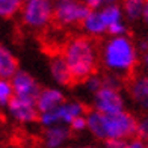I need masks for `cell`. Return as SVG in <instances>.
Segmentation results:
<instances>
[{
	"mask_svg": "<svg viewBox=\"0 0 148 148\" xmlns=\"http://www.w3.org/2000/svg\"><path fill=\"white\" fill-rule=\"evenodd\" d=\"M98 51L106 74L121 79H130L140 64V50L129 35L106 38Z\"/></svg>",
	"mask_w": 148,
	"mask_h": 148,
	"instance_id": "obj_1",
	"label": "cell"
},
{
	"mask_svg": "<svg viewBox=\"0 0 148 148\" xmlns=\"http://www.w3.org/2000/svg\"><path fill=\"white\" fill-rule=\"evenodd\" d=\"M88 132L95 139L109 140H130L136 138L138 118L132 112L124 110L113 115H104L97 110H88L86 113Z\"/></svg>",
	"mask_w": 148,
	"mask_h": 148,
	"instance_id": "obj_2",
	"label": "cell"
},
{
	"mask_svg": "<svg viewBox=\"0 0 148 148\" xmlns=\"http://www.w3.org/2000/svg\"><path fill=\"white\" fill-rule=\"evenodd\" d=\"M62 58L68 65L74 82H85L98 68L100 51L94 39L86 35H79L65 44Z\"/></svg>",
	"mask_w": 148,
	"mask_h": 148,
	"instance_id": "obj_3",
	"label": "cell"
},
{
	"mask_svg": "<svg viewBox=\"0 0 148 148\" xmlns=\"http://www.w3.org/2000/svg\"><path fill=\"white\" fill-rule=\"evenodd\" d=\"M86 107L82 101L79 100H65L58 109L51 112H44L39 113L38 123L41 124L44 129H49L53 125H66L70 127L74 119L79 116L86 115Z\"/></svg>",
	"mask_w": 148,
	"mask_h": 148,
	"instance_id": "obj_4",
	"label": "cell"
},
{
	"mask_svg": "<svg viewBox=\"0 0 148 148\" xmlns=\"http://www.w3.org/2000/svg\"><path fill=\"white\" fill-rule=\"evenodd\" d=\"M53 0H24L21 8V21L29 29H42L53 20Z\"/></svg>",
	"mask_w": 148,
	"mask_h": 148,
	"instance_id": "obj_5",
	"label": "cell"
},
{
	"mask_svg": "<svg viewBox=\"0 0 148 148\" xmlns=\"http://www.w3.org/2000/svg\"><path fill=\"white\" fill-rule=\"evenodd\" d=\"M89 8L83 3V0H55V12L53 20L64 27L82 24L88 17Z\"/></svg>",
	"mask_w": 148,
	"mask_h": 148,
	"instance_id": "obj_6",
	"label": "cell"
},
{
	"mask_svg": "<svg viewBox=\"0 0 148 148\" xmlns=\"http://www.w3.org/2000/svg\"><path fill=\"white\" fill-rule=\"evenodd\" d=\"M92 110H97L104 115H113L127 110V100L121 88L104 85L92 97Z\"/></svg>",
	"mask_w": 148,
	"mask_h": 148,
	"instance_id": "obj_7",
	"label": "cell"
},
{
	"mask_svg": "<svg viewBox=\"0 0 148 148\" xmlns=\"http://www.w3.org/2000/svg\"><path fill=\"white\" fill-rule=\"evenodd\" d=\"M12 89H14V97L26 101L36 103V98L41 92V86L36 82V79L24 70H18L17 74L11 79Z\"/></svg>",
	"mask_w": 148,
	"mask_h": 148,
	"instance_id": "obj_8",
	"label": "cell"
},
{
	"mask_svg": "<svg viewBox=\"0 0 148 148\" xmlns=\"http://www.w3.org/2000/svg\"><path fill=\"white\" fill-rule=\"evenodd\" d=\"M127 98L142 113H148V77L136 73L127 82Z\"/></svg>",
	"mask_w": 148,
	"mask_h": 148,
	"instance_id": "obj_9",
	"label": "cell"
},
{
	"mask_svg": "<svg viewBox=\"0 0 148 148\" xmlns=\"http://www.w3.org/2000/svg\"><path fill=\"white\" fill-rule=\"evenodd\" d=\"M8 115L11 119H14L18 124H32L38 121L39 112L36 109V103L33 101H26V100L20 98H12L9 106L6 107Z\"/></svg>",
	"mask_w": 148,
	"mask_h": 148,
	"instance_id": "obj_10",
	"label": "cell"
},
{
	"mask_svg": "<svg viewBox=\"0 0 148 148\" xmlns=\"http://www.w3.org/2000/svg\"><path fill=\"white\" fill-rule=\"evenodd\" d=\"M103 15V20L106 23L107 27V35L109 36H123L127 35V20L123 14V9H121V5H112L107 6V8L100 9Z\"/></svg>",
	"mask_w": 148,
	"mask_h": 148,
	"instance_id": "obj_11",
	"label": "cell"
},
{
	"mask_svg": "<svg viewBox=\"0 0 148 148\" xmlns=\"http://www.w3.org/2000/svg\"><path fill=\"white\" fill-rule=\"evenodd\" d=\"M65 101V94L59 88H42L36 98V109L39 113L51 112Z\"/></svg>",
	"mask_w": 148,
	"mask_h": 148,
	"instance_id": "obj_12",
	"label": "cell"
},
{
	"mask_svg": "<svg viewBox=\"0 0 148 148\" xmlns=\"http://www.w3.org/2000/svg\"><path fill=\"white\" fill-rule=\"evenodd\" d=\"M49 70L51 74V79L55 80V83H58L59 86H68L71 85L74 80L71 76V71L66 65L65 59L62 58V55H55L50 58L49 62Z\"/></svg>",
	"mask_w": 148,
	"mask_h": 148,
	"instance_id": "obj_13",
	"label": "cell"
},
{
	"mask_svg": "<svg viewBox=\"0 0 148 148\" xmlns=\"http://www.w3.org/2000/svg\"><path fill=\"white\" fill-rule=\"evenodd\" d=\"M71 136V130L66 125H53L44 129L42 142L45 148H64Z\"/></svg>",
	"mask_w": 148,
	"mask_h": 148,
	"instance_id": "obj_14",
	"label": "cell"
},
{
	"mask_svg": "<svg viewBox=\"0 0 148 148\" xmlns=\"http://www.w3.org/2000/svg\"><path fill=\"white\" fill-rule=\"evenodd\" d=\"M82 29L85 32V35L89 36L91 39L107 35V27H106V23H104L103 15L100 11H91L89 12L88 17L82 23Z\"/></svg>",
	"mask_w": 148,
	"mask_h": 148,
	"instance_id": "obj_15",
	"label": "cell"
},
{
	"mask_svg": "<svg viewBox=\"0 0 148 148\" xmlns=\"http://www.w3.org/2000/svg\"><path fill=\"white\" fill-rule=\"evenodd\" d=\"M18 60L5 44L0 42V79L11 80L18 71Z\"/></svg>",
	"mask_w": 148,
	"mask_h": 148,
	"instance_id": "obj_16",
	"label": "cell"
},
{
	"mask_svg": "<svg viewBox=\"0 0 148 148\" xmlns=\"http://www.w3.org/2000/svg\"><path fill=\"white\" fill-rule=\"evenodd\" d=\"M121 9L129 21H138L144 18V11L147 0H121Z\"/></svg>",
	"mask_w": 148,
	"mask_h": 148,
	"instance_id": "obj_17",
	"label": "cell"
},
{
	"mask_svg": "<svg viewBox=\"0 0 148 148\" xmlns=\"http://www.w3.org/2000/svg\"><path fill=\"white\" fill-rule=\"evenodd\" d=\"M24 0H0V18H12L21 12Z\"/></svg>",
	"mask_w": 148,
	"mask_h": 148,
	"instance_id": "obj_18",
	"label": "cell"
},
{
	"mask_svg": "<svg viewBox=\"0 0 148 148\" xmlns=\"http://www.w3.org/2000/svg\"><path fill=\"white\" fill-rule=\"evenodd\" d=\"M14 98L12 83L8 79H0V107H8Z\"/></svg>",
	"mask_w": 148,
	"mask_h": 148,
	"instance_id": "obj_19",
	"label": "cell"
},
{
	"mask_svg": "<svg viewBox=\"0 0 148 148\" xmlns=\"http://www.w3.org/2000/svg\"><path fill=\"white\" fill-rule=\"evenodd\" d=\"M82 83H83L85 91L88 92L91 97H94V95H95V94L104 86V80H103V76H98V74L95 73V74H92L91 77H88V79H86L85 82H82Z\"/></svg>",
	"mask_w": 148,
	"mask_h": 148,
	"instance_id": "obj_20",
	"label": "cell"
},
{
	"mask_svg": "<svg viewBox=\"0 0 148 148\" xmlns=\"http://www.w3.org/2000/svg\"><path fill=\"white\" fill-rule=\"evenodd\" d=\"M136 138L147 140L148 139V113H142L138 118V125H136Z\"/></svg>",
	"mask_w": 148,
	"mask_h": 148,
	"instance_id": "obj_21",
	"label": "cell"
},
{
	"mask_svg": "<svg viewBox=\"0 0 148 148\" xmlns=\"http://www.w3.org/2000/svg\"><path fill=\"white\" fill-rule=\"evenodd\" d=\"M83 3L89 8V11H100L112 5H119L121 0H83Z\"/></svg>",
	"mask_w": 148,
	"mask_h": 148,
	"instance_id": "obj_22",
	"label": "cell"
},
{
	"mask_svg": "<svg viewBox=\"0 0 148 148\" xmlns=\"http://www.w3.org/2000/svg\"><path fill=\"white\" fill-rule=\"evenodd\" d=\"M70 130L74 133H82L85 130H88V123H86V115L79 116L77 119L73 121V124L70 125Z\"/></svg>",
	"mask_w": 148,
	"mask_h": 148,
	"instance_id": "obj_23",
	"label": "cell"
},
{
	"mask_svg": "<svg viewBox=\"0 0 148 148\" xmlns=\"http://www.w3.org/2000/svg\"><path fill=\"white\" fill-rule=\"evenodd\" d=\"M124 148H145V140L139 139V138H133L130 140H127Z\"/></svg>",
	"mask_w": 148,
	"mask_h": 148,
	"instance_id": "obj_24",
	"label": "cell"
},
{
	"mask_svg": "<svg viewBox=\"0 0 148 148\" xmlns=\"http://www.w3.org/2000/svg\"><path fill=\"white\" fill-rule=\"evenodd\" d=\"M139 65H140V73L148 77V51L140 55V64Z\"/></svg>",
	"mask_w": 148,
	"mask_h": 148,
	"instance_id": "obj_25",
	"label": "cell"
},
{
	"mask_svg": "<svg viewBox=\"0 0 148 148\" xmlns=\"http://www.w3.org/2000/svg\"><path fill=\"white\" fill-rule=\"evenodd\" d=\"M106 148H124L127 140H109V142H104Z\"/></svg>",
	"mask_w": 148,
	"mask_h": 148,
	"instance_id": "obj_26",
	"label": "cell"
},
{
	"mask_svg": "<svg viewBox=\"0 0 148 148\" xmlns=\"http://www.w3.org/2000/svg\"><path fill=\"white\" fill-rule=\"evenodd\" d=\"M138 47H139V50L142 51V53H145V51H148V32L145 33V35L142 36V39L139 41V44H138Z\"/></svg>",
	"mask_w": 148,
	"mask_h": 148,
	"instance_id": "obj_27",
	"label": "cell"
},
{
	"mask_svg": "<svg viewBox=\"0 0 148 148\" xmlns=\"http://www.w3.org/2000/svg\"><path fill=\"white\" fill-rule=\"evenodd\" d=\"M144 21L148 24V0H147V5H145V11H144Z\"/></svg>",
	"mask_w": 148,
	"mask_h": 148,
	"instance_id": "obj_28",
	"label": "cell"
},
{
	"mask_svg": "<svg viewBox=\"0 0 148 148\" xmlns=\"http://www.w3.org/2000/svg\"><path fill=\"white\" fill-rule=\"evenodd\" d=\"M73 148H94V147H73Z\"/></svg>",
	"mask_w": 148,
	"mask_h": 148,
	"instance_id": "obj_29",
	"label": "cell"
},
{
	"mask_svg": "<svg viewBox=\"0 0 148 148\" xmlns=\"http://www.w3.org/2000/svg\"><path fill=\"white\" fill-rule=\"evenodd\" d=\"M145 148H148V139L145 140Z\"/></svg>",
	"mask_w": 148,
	"mask_h": 148,
	"instance_id": "obj_30",
	"label": "cell"
}]
</instances>
